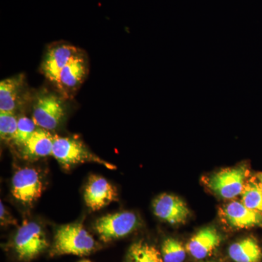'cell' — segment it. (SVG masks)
I'll return each instance as SVG.
<instances>
[{
  "label": "cell",
  "instance_id": "8992f818",
  "mask_svg": "<svg viewBox=\"0 0 262 262\" xmlns=\"http://www.w3.org/2000/svg\"><path fill=\"white\" fill-rule=\"evenodd\" d=\"M139 221L133 212L122 211L111 213L96 220L94 229L103 242L122 238L134 232Z\"/></svg>",
  "mask_w": 262,
  "mask_h": 262
},
{
  "label": "cell",
  "instance_id": "7a4b0ae2",
  "mask_svg": "<svg viewBox=\"0 0 262 262\" xmlns=\"http://www.w3.org/2000/svg\"><path fill=\"white\" fill-rule=\"evenodd\" d=\"M52 156L58 162L62 168L67 170L76 165L87 162L101 164L112 170L115 168V165L91 152L82 141L75 137L54 135Z\"/></svg>",
  "mask_w": 262,
  "mask_h": 262
},
{
  "label": "cell",
  "instance_id": "5b68a950",
  "mask_svg": "<svg viewBox=\"0 0 262 262\" xmlns=\"http://www.w3.org/2000/svg\"><path fill=\"white\" fill-rule=\"evenodd\" d=\"M247 177V168L244 165L226 168L208 178L207 185L220 198L232 199L242 194Z\"/></svg>",
  "mask_w": 262,
  "mask_h": 262
},
{
  "label": "cell",
  "instance_id": "9c48e42d",
  "mask_svg": "<svg viewBox=\"0 0 262 262\" xmlns=\"http://www.w3.org/2000/svg\"><path fill=\"white\" fill-rule=\"evenodd\" d=\"M82 52L67 42H56L48 47L41 63L40 72L48 80L54 82L62 69Z\"/></svg>",
  "mask_w": 262,
  "mask_h": 262
},
{
  "label": "cell",
  "instance_id": "6da1fadb",
  "mask_svg": "<svg viewBox=\"0 0 262 262\" xmlns=\"http://www.w3.org/2000/svg\"><path fill=\"white\" fill-rule=\"evenodd\" d=\"M93 236L81 224L61 226L55 235L52 253L53 255L86 256L96 248Z\"/></svg>",
  "mask_w": 262,
  "mask_h": 262
},
{
  "label": "cell",
  "instance_id": "44dd1931",
  "mask_svg": "<svg viewBox=\"0 0 262 262\" xmlns=\"http://www.w3.org/2000/svg\"><path fill=\"white\" fill-rule=\"evenodd\" d=\"M37 127L32 119L24 115L18 117V126L13 141V144L18 147H22Z\"/></svg>",
  "mask_w": 262,
  "mask_h": 262
},
{
  "label": "cell",
  "instance_id": "ffe728a7",
  "mask_svg": "<svg viewBox=\"0 0 262 262\" xmlns=\"http://www.w3.org/2000/svg\"><path fill=\"white\" fill-rule=\"evenodd\" d=\"M18 117L15 113L0 112V136L3 141H13L14 139Z\"/></svg>",
  "mask_w": 262,
  "mask_h": 262
},
{
  "label": "cell",
  "instance_id": "cb8c5ba5",
  "mask_svg": "<svg viewBox=\"0 0 262 262\" xmlns=\"http://www.w3.org/2000/svg\"><path fill=\"white\" fill-rule=\"evenodd\" d=\"M80 262H91V261H88V260H84V261H80Z\"/></svg>",
  "mask_w": 262,
  "mask_h": 262
},
{
  "label": "cell",
  "instance_id": "30bf717a",
  "mask_svg": "<svg viewBox=\"0 0 262 262\" xmlns=\"http://www.w3.org/2000/svg\"><path fill=\"white\" fill-rule=\"evenodd\" d=\"M84 200L91 211H96L117 201L118 194L116 188L106 179L92 175L84 187Z\"/></svg>",
  "mask_w": 262,
  "mask_h": 262
},
{
  "label": "cell",
  "instance_id": "7c38bea8",
  "mask_svg": "<svg viewBox=\"0 0 262 262\" xmlns=\"http://www.w3.org/2000/svg\"><path fill=\"white\" fill-rule=\"evenodd\" d=\"M152 208L157 217L171 225L184 224L190 214L186 203L173 194H162L157 196Z\"/></svg>",
  "mask_w": 262,
  "mask_h": 262
},
{
  "label": "cell",
  "instance_id": "52a82bcc",
  "mask_svg": "<svg viewBox=\"0 0 262 262\" xmlns=\"http://www.w3.org/2000/svg\"><path fill=\"white\" fill-rule=\"evenodd\" d=\"M88 72L89 65L83 51L62 69L53 82L58 94L65 99L73 98L84 82Z\"/></svg>",
  "mask_w": 262,
  "mask_h": 262
},
{
  "label": "cell",
  "instance_id": "e0dca14e",
  "mask_svg": "<svg viewBox=\"0 0 262 262\" xmlns=\"http://www.w3.org/2000/svg\"><path fill=\"white\" fill-rule=\"evenodd\" d=\"M125 262H164L161 253L154 246L136 243L130 246Z\"/></svg>",
  "mask_w": 262,
  "mask_h": 262
},
{
  "label": "cell",
  "instance_id": "2e32d148",
  "mask_svg": "<svg viewBox=\"0 0 262 262\" xmlns=\"http://www.w3.org/2000/svg\"><path fill=\"white\" fill-rule=\"evenodd\" d=\"M229 258L234 262H260L261 248L256 239L247 237L234 243L229 247Z\"/></svg>",
  "mask_w": 262,
  "mask_h": 262
},
{
  "label": "cell",
  "instance_id": "5bb4252c",
  "mask_svg": "<svg viewBox=\"0 0 262 262\" xmlns=\"http://www.w3.org/2000/svg\"><path fill=\"white\" fill-rule=\"evenodd\" d=\"M222 236L213 227H206L198 231L186 246L193 258L201 260L208 257L220 246Z\"/></svg>",
  "mask_w": 262,
  "mask_h": 262
},
{
  "label": "cell",
  "instance_id": "4fadbf2b",
  "mask_svg": "<svg viewBox=\"0 0 262 262\" xmlns=\"http://www.w3.org/2000/svg\"><path fill=\"white\" fill-rule=\"evenodd\" d=\"M27 98L25 76L18 75L0 82V112L15 113Z\"/></svg>",
  "mask_w": 262,
  "mask_h": 262
},
{
  "label": "cell",
  "instance_id": "8fae6325",
  "mask_svg": "<svg viewBox=\"0 0 262 262\" xmlns=\"http://www.w3.org/2000/svg\"><path fill=\"white\" fill-rule=\"evenodd\" d=\"M221 219L230 228L242 229L262 226V213L253 211L241 201H232L222 207Z\"/></svg>",
  "mask_w": 262,
  "mask_h": 262
},
{
  "label": "cell",
  "instance_id": "7402d4cb",
  "mask_svg": "<svg viewBox=\"0 0 262 262\" xmlns=\"http://www.w3.org/2000/svg\"><path fill=\"white\" fill-rule=\"evenodd\" d=\"M0 220L2 225H16V221L10 214L9 212L7 211L2 201L0 203Z\"/></svg>",
  "mask_w": 262,
  "mask_h": 262
},
{
  "label": "cell",
  "instance_id": "d6986e66",
  "mask_svg": "<svg viewBox=\"0 0 262 262\" xmlns=\"http://www.w3.org/2000/svg\"><path fill=\"white\" fill-rule=\"evenodd\" d=\"M187 249L180 241L168 238L162 245L161 255L164 262H184Z\"/></svg>",
  "mask_w": 262,
  "mask_h": 262
},
{
  "label": "cell",
  "instance_id": "277c9868",
  "mask_svg": "<svg viewBox=\"0 0 262 262\" xmlns=\"http://www.w3.org/2000/svg\"><path fill=\"white\" fill-rule=\"evenodd\" d=\"M13 246L19 259L30 261L48 247V243L40 225L34 222L24 221L15 234Z\"/></svg>",
  "mask_w": 262,
  "mask_h": 262
},
{
  "label": "cell",
  "instance_id": "ac0fdd59",
  "mask_svg": "<svg viewBox=\"0 0 262 262\" xmlns=\"http://www.w3.org/2000/svg\"><path fill=\"white\" fill-rule=\"evenodd\" d=\"M241 202L250 209L262 213V189L254 179L246 182Z\"/></svg>",
  "mask_w": 262,
  "mask_h": 262
},
{
  "label": "cell",
  "instance_id": "d4e9b609",
  "mask_svg": "<svg viewBox=\"0 0 262 262\" xmlns=\"http://www.w3.org/2000/svg\"><path fill=\"white\" fill-rule=\"evenodd\" d=\"M210 262H215V261H210Z\"/></svg>",
  "mask_w": 262,
  "mask_h": 262
},
{
  "label": "cell",
  "instance_id": "603a6c76",
  "mask_svg": "<svg viewBox=\"0 0 262 262\" xmlns=\"http://www.w3.org/2000/svg\"><path fill=\"white\" fill-rule=\"evenodd\" d=\"M258 182L259 184L260 187L262 189V173L258 174Z\"/></svg>",
  "mask_w": 262,
  "mask_h": 262
},
{
  "label": "cell",
  "instance_id": "9a60e30c",
  "mask_svg": "<svg viewBox=\"0 0 262 262\" xmlns=\"http://www.w3.org/2000/svg\"><path fill=\"white\" fill-rule=\"evenodd\" d=\"M54 135L49 130L37 127L27 142L20 147L25 159L34 160L52 155Z\"/></svg>",
  "mask_w": 262,
  "mask_h": 262
},
{
  "label": "cell",
  "instance_id": "ba28073f",
  "mask_svg": "<svg viewBox=\"0 0 262 262\" xmlns=\"http://www.w3.org/2000/svg\"><path fill=\"white\" fill-rule=\"evenodd\" d=\"M43 183L40 174L33 168H20L12 179V194L24 204H32L42 195Z\"/></svg>",
  "mask_w": 262,
  "mask_h": 262
},
{
  "label": "cell",
  "instance_id": "3957f363",
  "mask_svg": "<svg viewBox=\"0 0 262 262\" xmlns=\"http://www.w3.org/2000/svg\"><path fill=\"white\" fill-rule=\"evenodd\" d=\"M65 98L46 90L38 93L33 103L32 120L38 127L53 130L65 116Z\"/></svg>",
  "mask_w": 262,
  "mask_h": 262
}]
</instances>
